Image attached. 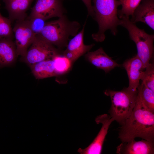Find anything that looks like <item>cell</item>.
I'll use <instances>...</instances> for the list:
<instances>
[{"label":"cell","instance_id":"obj_12","mask_svg":"<svg viewBox=\"0 0 154 154\" xmlns=\"http://www.w3.org/2000/svg\"><path fill=\"white\" fill-rule=\"evenodd\" d=\"M118 154H153L154 141L143 139L136 141L135 139L122 142L116 147Z\"/></svg>","mask_w":154,"mask_h":154},{"label":"cell","instance_id":"obj_3","mask_svg":"<svg viewBox=\"0 0 154 154\" xmlns=\"http://www.w3.org/2000/svg\"><path fill=\"white\" fill-rule=\"evenodd\" d=\"M80 27L78 22L70 21L64 15L57 20L46 22L39 35L60 49L66 47L69 37L76 35Z\"/></svg>","mask_w":154,"mask_h":154},{"label":"cell","instance_id":"obj_24","mask_svg":"<svg viewBox=\"0 0 154 154\" xmlns=\"http://www.w3.org/2000/svg\"><path fill=\"white\" fill-rule=\"evenodd\" d=\"M85 5L87 9L88 15L94 18V13L93 10V6L92 4V0H82Z\"/></svg>","mask_w":154,"mask_h":154},{"label":"cell","instance_id":"obj_20","mask_svg":"<svg viewBox=\"0 0 154 154\" xmlns=\"http://www.w3.org/2000/svg\"><path fill=\"white\" fill-rule=\"evenodd\" d=\"M120 2L122 8L118 10L117 14L119 17L123 16L129 17L132 16L133 13L142 0H118Z\"/></svg>","mask_w":154,"mask_h":154},{"label":"cell","instance_id":"obj_8","mask_svg":"<svg viewBox=\"0 0 154 154\" xmlns=\"http://www.w3.org/2000/svg\"><path fill=\"white\" fill-rule=\"evenodd\" d=\"M64 0H36L28 17L35 16L45 20L52 18L59 17L66 13Z\"/></svg>","mask_w":154,"mask_h":154},{"label":"cell","instance_id":"obj_17","mask_svg":"<svg viewBox=\"0 0 154 154\" xmlns=\"http://www.w3.org/2000/svg\"><path fill=\"white\" fill-rule=\"evenodd\" d=\"M32 72L38 79L57 76L52 59L44 60L29 66Z\"/></svg>","mask_w":154,"mask_h":154},{"label":"cell","instance_id":"obj_4","mask_svg":"<svg viewBox=\"0 0 154 154\" xmlns=\"http://www.w3.org/2000/svg\"><path fill=\"white\" fill-rule=\"evenodd\" d=\"M104 94L110 97L111 102L110 115L120 125L131 114L135 105L138 90L133 91L127 88L120 91L107 89Z\"/></svg>","mask_w":154,"mask_h":154},{"label":"cell","instance_id":"obj_14","mask_svg":"<svg viewBox=\"0 0 154 154\" xmlns=\"http://www.w3.org/2000/svg\"><path fill=\"white\" fill-rule=\"evenodd\" d=\"M134 10L130 20L144 23L154 30V0H142Z\"/></svg>","mask_w":154,"mask_h":154},{"label":"cell","instance_id":"obj_19","mask_svg":"<svg viewBox=\"0 0 154 154\" xmlns=\"http://www.w3.org/2000/svg\"><path fill=\"white\" fill-rule=\"evenodd\" d=\"M52 59L57 76L65 74L70 70L72 63L66 57L59 55L55 56Z\"/></svg>","mask_w":154,"mask_h":154},{"label":"cell","instance_id":"obj_11","mask_svg":"<svg viewBox=\"0 0 154 154\" xmlns=\"http://www.w3.org/2000/svg\"><path fill=\"white\" fill-rule=\"evenodd\" d=\"M122 66L125 70L129 80L127 88L133 91H136L140 84L145 68L142 62L136 54L126 60Z\"/></svg>","mask_w":154,"mask_h":154},{"label":"cell","instance_id":"obj_22","mask_svg":"<svg viewBox=\"0 0 154 154\" xmlns=\"http://www.w3.org/2000/svg\"><path fill=\"white\" fill-rule=\"evenodd\" d=\"M141 81L154 92V65L150 63L144 71Z\"/></svg>","mask_w":154,"mask_h":154},{"label":"cell","instance_id":"obj_7","mask_svg":"<svg viewBox=\"0 0 154 154\" xmlns=\"http://www.w3.org/2000/svg\"><path fill=\"white\" fill-rule=\"evenodd\" d=\"M13 29L17 56H24L33 42L36 35L30 27L27 18L16 21Z\"/></svg>","mask_w":154,"mask_h":154},{"label":"cell","instance_id":"obj_10","mask_svg":"<svg viewBox=\"0 0 154 154\" xmlns=\"http://www.w3.org/2000/svg\"><path fill=\"white\" fill-rule=\"evenodd\" d=\"M86 22L82 30L69 41L63 55L69 59L72 63L79 58L86 54L94 46V44L86 45L84 43V36Z\"/></svg>","mask_w":154,"mask_h":154},{"label":"cell","instance_id":"obj_1","mask_svg":"<svg viewBox=\"0 0 154 154\" xmlns=\"http://www.w3.org/2000/svg\"><path fill=\"white\" fill-rule=\"evenodd\" d=\"M118 137L122 142L137 137L154 141V112L145 106L138 94L131 114L119 128Z\"/></svg>","mask_w":154,"mask_h":154},{"label":"cell","instance_id":"obj_9","mask_svg":"<svg viewBox=\"0 0 154 154\" xmlns=\"http://www.w3.org/2000/svg\"><path fill=\"white\" fill-rule=\"evenodd\" d=\"M108 114H104L97 116L95 121L97 124H102L101 128L93 141L84 149L79 148L78 151L81 154H100L102 153L103 145L109 127L114 121Z\"/></svg>","mask_w":154,"mask_h":154},{"label":"cell","instance_id":"obj_15","mask_svg":"<svg viewBox=\"0 0 154 154\" xmlns=\"http://www.w3.org/2000/svg\"><path fill=\"white\" fill-rule=\"evenodd\" d=\"M11 22L27 18V12L35 0H2Z\"/></svg>","mask_w":154,"mask_h":154},{"label":"cell","instance_id":"obj_13","mask_svg":"<svg viewBox=\"0 0 154 154\" xmlns=\"http://www.w3.org/2000/svg\"><path fill=\"white\" fill-rule=\"evenodd\" d=\"M85 58L87 61L106 73L116 67L122 66L110 57L102 47L95 51L88 52L85 54Z\"/></svg>","mask_w":154,"mask_h":154},{"label":"cell","instance_id":"obj_6","mask_svg":"<svg viewBox=\"0 0 154 154\" xmlns=\"http://www.w3.org/2000/svg\"><path fill=\"white\" fill-rule=\"evenodd\" d=\"M60 50L44 39L40 35H36L33 42L21 60L29 66L44 60L52 59L61 54Z\"/></svg>","mask_w":154,"mask_h":154},{"label":"cell","instance_id":"obj_23","mask_svg":"<svg viewBox=\"0 0 154 154\" xmlns=\"http://www.w3.org/2000/svg\"><path fill=\"white\" fill-rule=\"evenodd\" d=\"M31 29L35 35H39L44 26L46 22L41 17L35 16L27 17Z\"/></svg>","mask_w":154,"mask_h":154},{"label":"cell","instance_id":"obj_2","mask_svg":"<svg viewBox=\"0 0 154 154\" xmlns=\"http://www.w3.org/2000/svg\"><path fill=\"white\" fill-rule=\"evenodd\" d=\"M94 13V19L98 25V32L93 33L92 37L94 40L98 42L103 41L106 38L105 32L110 30L114 35H116L117 27L120 19L117 13L118 6L121 5L118 0H93Z\"/></svg>","mask_w":154,"mask_h":154},{"label":"cell","instance_id":"obj_5","mask_svg":"<svg viewBox=\"0 0 154 154\" xmlns=\"http://www.w3.org/2000/svg\"><path fill=\"white\" fill-rule=\"evenodd\" d=\"M120 19L119 25L128 31L130 38L136 44L137 55L142 62L145 68L150 64L154 52V35L147 33L143 29L137 27L129 17L123 16Z\"/></svg>","mask_w":154,"mask_h":154},{"label":"cell","instance_id":"obj_18","mask_svg":"<svg viewBox=\"0 0 154 154\" xmlns=\"http://www.w3.org/2000/svg\"><path fill=\"white\" fill-rule=\"evenodd\" d=\"M137 90L138 94L142 102L148 109L154 112V92L142 82Z\"/></svg>","mask_w":154,"mask_h":154},{"label":"cell","instance_id":"obj_16","mask_svg":"<svg viewBox=\"0 0 154 154\" xmlns=\"http://www.w3.org/2000/svg\"><path fill=\"white\" fill-rule=\"evenodd\" d=\"M13 39H0V69L12 65L18 56L15 43Z\"/></svg>","mask_w":154,"mask_h":154},{"label":"cell","instance_id":"obj_21","mask_svg":"<svg viewBox=\"0 0 154 154\" xmlns=\"http://www.w3.org/2000/svg\"><path fill=\"white\" fill-rule=\"evenodd\" d=\"M11 23L9 18L3 16L0 12V39H13L14 37Z\"/></svg>","mask_w":154,"mask_h":154},{"label":"cell","instance_id":"obj_25","mask_svg":"<svg viewBox=\"0 0 154 154\" xmlns=\"http://www.w3.org/2000/svg\"><path fill=\"white\" fill-rule=\"evenodd\" d=\"M1 0H0V1H1Z\"/></svg>","mask_w":154,"mask_h":154}]
</instances>
